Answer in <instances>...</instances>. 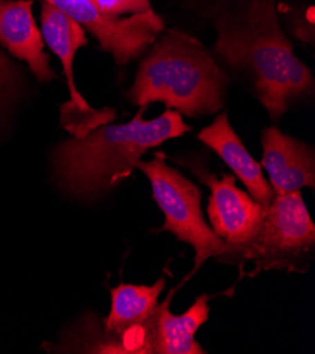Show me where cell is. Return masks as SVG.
<instances>
[{
	"label": "cell",
	"mask_w": 315,
	"mask_h": 354,
	"mask_svg": "<svg viewBox=\"0 0 315 354\" xmlns=\"http://www.w3.org/2000/svg\"><path fill=\"white\" fill-rule=\"evenodd\" d=\"M228 85L211 53L190 34L170 30L140 62L126 97L140 108L160 102L180 115L202 118L221 111Z\"/></svg>",
	"instance_id": "cell-3"
},
{
	"label": "cell",
	"mask_w": 315,
	"mask_h": 354,
	"mask_svg": "<svg viewBox=\"0 0 315 354\" xmlns=\"http://www.w3.org/2000/svg\"><path fill=\"white\" fill-rule=\"evenodd\" d=\"M23 77L19 66L0 51V127L10 116L13 106L23 95Z\"/></svg>",
	"instance_id": "cell-14"
},
{
	"label": "cell",
	"mask_w": 315,
	"mask_h": 354,
	"mask_svg": "<svg viewBox=\"0 0 315 354\" xmlns=\"http://www.w3.org/2000/svg\"><path fill=\"white\" fill-rule=\"evenodd\" d=\"M95 10L108 19H122V16L147 13L152 9L150 0H89Z\"/></svg>",
	"instance_id": "cell-15"
},
{
	"label": "cell",
	"mask_w": 315,
	"mask_h": 354,
	"mask_svg": "<svg viewBox=\"0 0 315 354\" xmlns=\"http://www.w3.org/2000/svg\"><path fill=\"white\" fill-rule=\"evenodd\" d=\"M0 44L24 61L40 82L55 78L42 30L33 16V0H0Z\"/></svg>",
	"instance_id": "cell-11"
},
{
	"label": "cell",
	"mask_w": 315,
	"mask_h": 354,
	"mask_svg": "<svg viewBox=\"0 0 315 354\" xmlns=\"http://www.w3.org/2000/svg\"><path fill=\"white\" fill-rule=\"evenodd\" d=\"M262 168L269 175L274 195H286L315 187L312 147L271 126L262 133Z\"/></svg>",
	"instance_id": "cell-10"
},
{
	"label": "cell",
	"mask_w": 315,
	"mask_h": 354,
	"mask_svg": "<svg viewBox=\"0 0 315 354\" xmlns=\"http://www.w3.org/2000/svg\"><path fill=\"white\" fill-rule=\"evenodd\" d=\"M134 168L150 181L153 198L165 216L163 230L171 232L194 249V268L190 277L194 275L208 259L218 257L225 249V241L205 222L201 191L180 171L168 167L161 153L152 161L140 160Z\"/></svg>",
	"instance_id": "cell-5"
},
{
	"label": "cell",
	"mask_w": 315,
	"mask_h": 354,
	"mask_svg": "<svg viewBox=\"0 0 315 354\" xmlns=\"http://www.w3.org/2000/svg\"><path fill=\"white\" fill-rule=\"evenodd\" d=\"M42 34L44 43L60 58L66 78L69 100L61 106V124L75 138L85 137L99 126L111 123L116 118L114 109H95L75 86L74 59L77 51L87 46L85 28L55 6L42 5Z\"/></svg>",
	"instance_id": "cell-6"
},
{
	"label": "cell",
	"mask_w": 315,
	"mask_h": 354,
	"mask_svg": "<svg viewBox=\"0 0 315 354\" xmlns=\"http://www.w3.org/2000/svg\"><path fill=\"white\" fill-rule=\"evenodd\" d=\"M276 6L277 0H249L243 16H222L217 21L215 43V53L231 68L249 75L271 120H278L294 100L314 91L311 71L280 30Z\"/></svg>",
	"instance_id": "cell-1"
},
{
	"label": "cell",
	"mask_w": 315,
	"mask_h": 354,
	"mask_svg": "<svg viewBox=\"0 0 315 354\" xmlns=\"http://www.w3.org/2000/svg\"><path fill=\"white\" fill-rule=\"evenodd\" d=\"M165 277L153 286L120 284L112 290L111 312L103 322V339L93 353L153 354V326Z\"/></svg>",
	"instance_id": "cell-7"
},
{
	"label": "cell",
	"mask_w": 315,
	"mask_h": 354,
	"mask_svg": "<svg viewBox=\"0 0 315 354\" xmlns=\"http://www.w3.org/2000/svg\"><path fill=\"white\" fill-rule=\"evenodd\" d=\"M191 169L211 191L206 210L214 233L225 241V247L248 243L259 227L264 207L236 187L233 175L218 178L202 167L191 165Z\"/></svg>",
	"instance_id": "cell-9"
},
{
	"label": "cell",
	"mask_w": 315,
	"mask_h": 354,
	"mask_svg": "<svg viewBox=\"0 0 315 354\" xmlns=\"http://www.w3.org/2000/svg\"><path fill=\"white\" fill-rule=\"evenodd\" d=\"M91 31L103 51L112 54L119 65L138 58L164 31L163 19L154 12L108 19L99 15L89 0H44Z\"/></svg>",
	"instance_id": "cell-8"
},
{
	"label": "cell",
	"mask_w": 315,
	"mask_h": 354,
	"mask_svg": "<svg viewBox=\"0 0 315 354\" xmlns=\"http://www.w3.org/2000/svg\"><path fill=\"white\" fill-rule=\"evenodd\" d=\"M145 109L127 123H107L57 146L53 172L58 188L78 199H95L129 176L150 149L191 130L177 111L165 109L156 119L143 120Z\"/></svg>",
	"instance_id": "cell-2"
},
{
	"label": "cell",
	"mask_w": 315,
	"mask_h": 354,
	"mask_svg": "<svg viewBox=\"0 0 315 354\" xmlns=\"http://www.w3.org/2000/svg\"><path fill=\"white\" fill-rule=\"evenodd\" d=\"M314 249L315 226L300 191H294L274 195L255 236L242 245L225 247L215 260L236 266L242 277L271 270L305 272Z\"/></svg>",
	"instance_id": "cell-4"
},
{
	"label": "cell",
	"mask_w": 315,
	"mask_h": 354,
	"mask_svg": "<svg viewBox=\"0 0 315 354\" xmlns=\"http://www.w3.org/2000/svg\"><path fill=\"white\" fill-rule=\"evenodd\" d=\"M174 292H170L163 304H159L153 326V354H204L206 353L195 340L198 329L208 321V295H201L183 315H174L168 304Z\"/></svg>",
	"instance_id": "cell-13"
},
{
	"label": "cell",
	"mask_w": 315,
	"mask_h": 354,
	"mask_svg": "<svg viewBox=\"0 0 315 354\" xmlns=\"http://www.w3.org/2000/svg\"><path fill=\"white\" fill-rule=\"evenodd\" d=\"M198 140L213 149L231 168L248 194L263 207L274 198L262 165L249 154L242 140L231 126L228 113H221L211 124L198 133Z\"/></svg>",
	"instance_id": "cell-12"
}]
</instances>
